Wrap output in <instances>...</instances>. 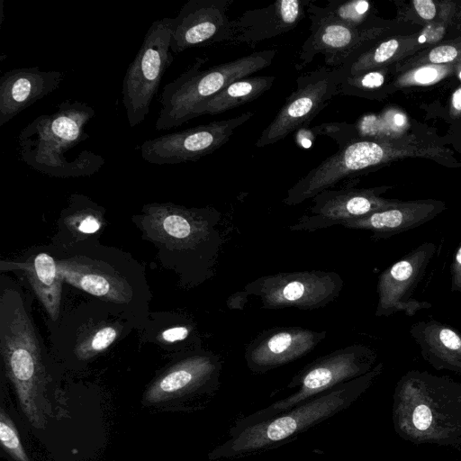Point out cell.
<instances>
[{
	"label": "cell",
	"mask_w": 461,
	"mask_h": 461,
	"mask_svg": "<svg viewBox=\"0 0 461 461\" xmlns=\"http://www.w3.org/2000/svg\"><path fill=\"white\" fill-rule=\"evenodd\" d=\"M15 264L18 265L17 268L27 274L31 285L52 321H57L59 315L62 279L57 262L48 253L41 252L24 263Z\"/></svg>",
	"instance_id": "cell-23"
},
{
	"label": "cell",
	"mask_w": 461,
	"mask_h": 461,
	"mask_svg": "<svg viewBox=\"0 0 461 461\" xmlns=\"http://www.w3.org/2000/svg\"><path fill=\"white\" fill-rule=\"evenodd\" d=\"M118 337V330L113 325L99 328L77 347L78 357L86 358L107 348Z\"/></svg>",
	"instance_id": "cell-26"
},
{
	"label": "cell",
	"mask_w": 461,
	"mask_h": 461,
	"mask_svg": "<svg viewBox=\"0 0 461 461\" xmlns=\"http://www.w3.org/2000/svg\"><path fill=\"white\" fill-rule=\"evenodd\" d=\"M450 275H451V285L450 290L453 293H457L461 295V242L456 250L451 267H450Z\"/></svg>",
	"instance_id": "cell-30"
},
{
	"label": "cell",
	"mask_w": 461,
	"mask_h": 461,
	"mask_svg": "<svg viewBox=\"0 0 461 461\" xmlns=\"http://www.w3.org/2000/svg\"><path fill=\"white\" fill-rule=\"evenodd\" d=\"M305 1L278 0L267 6L243 12L230 22L231 35L228 43L254 48L263 41L293 30L305 17Z\"/></svg>",
	"instance_id": "cell-18"
},
{
	"label": "cell",
	"mask_w": 461,
	"mask_h": 461,
	"mask_svg": "<svg viewBox=\"0 0 461 461\" xmlns=\"http://www.w3.org/2000/svg\"><path fill=\"white\" fill-rule=\"evenodd\" d=\"M345 78L340 68L326 66L296 79V88L285 99L273 121L263 130L256 147L272 145L310 123L339 95Z\"/></svg>",
	"instance_id": "cell-10"
},
{
	"label": "cell",
	"mask_w": 461,
	"mask_h": 461,
	"mask_svg": "<svg viewBox=\"0 0 461 461\" xmlns=\"http://www.w3.org/2000/svg\"><path fill=\"white\" fill-rule=\"evenodd\" d=\"M410 335L422 358L434 369L461 375V333L458 330L431 319L413 323Z\"/></svg>",
	"instance_id": "cell-22"
},
{
	"label": "cell",
	"mask_w": 461,
	"mask_h": 461,
	"mask_svg": "<svg viewBox=\"0 0 461 461\" xmlns=\"http://www.w3.org/2000/svg\"><path fill=\"white\" fill-rule=\"evenodd\" d=\"M446 209L442 201L426 199L399 201L395 205L347 221L348 229L370 230L375 238H389L433 220Z\"/></svg>",
	"instance_id": "cell-20"
},
{
	"label": "cell",
	"mask_w": 461,
	"mask_h": 461,
	"mask_svg": "<svg viewBox=\"0 0 461 461\" xmlns=\"http://www.w3.org/2000/svg\"><path fill=\"white\" fill-rule=\"evenodd\" d=\"M143 212V221L188 257L199 282L212 276L222 244L220 212L211 206L185 208L171 203L148 204Z\"/></svg>",
	"instance_id": "cell-6"
},
{
	"label": "cell",
	"mask_w": 461,
	"mask_h": 461,
	"mask_svg": "<svg viewBox=\"0 0 461 461\" xmlns=\"http://www.w3.org/2000/svg\"><path fill=\"white\" fill-rule=\"evenodd\" d=\"M231 0H189L173 18L170 50L178 53L188 49L229 42Z\"/></svg>",
	"instance_id": "cell-14"
},
{
	"label": "cell",
	"mask_w": 461,
	"mask_h": 461,
	"mask_svg": "<svg viewBox=\"0 0 461 461\" xmlns=\"http://www.w3.org/2000/svg\"><path fill=\"white\" fill-rule=\"evenodd\" d=\"M327 336L302 327H276L260 333L245 350L248 368L264 374L310 353Z\"/></svg>",
	"instance_id": "cell-15"
},
{
	"label": "cell",
	"mask_w": 461,
	"mask_h": 461,
	"mask_svg": "<svg viewBox=\"0 0 461 461\" xmlns=\"http://www.w3.org/2000/svg\"><path fill=\"white\" fill-rule=\"evenodd\" d=\"M452 109L455 113H461V87L457 88L452 95Z\"/></svg>",
	"instance_id": "cell-34"
},
{
	"label": "cell",
	"mask_w": 461,
	"mask_h": 461,
	"mask_svg": "<svg viewBox=\"0 0 461 461\" xmlns=\"http://www.w3.org/2000/svg\"><path fill=\"white\" fill-rule=\"evenodd\" d=\"M343 285L342 277L334 271L305 270L260 276L244 291L258 297L264 309L313 310L334 301Z\"/></svg>",
	"instance_id": "cell-9"
},
{
	"label": "cell",
	"mask_w": 461,
	"mask_h": 461,
	"mask_svg": "<svg viewBox=\"0 0 461 461\" xmlns=\"http://www.w3.org/2000/svg\"><path fill=\"white\" fill-rule=\"evenodd\" d=\"M384 371L372 370L260 422L228 431V439L211 454L212 459H230L260 454L279 447L310 428L341 412L358 400Z\"/></svg>",
	"instance_id": "cell-2"
},
{
	"label": "cell",
	"mask_w": 461,
	"mask_h": 461,
	"mask_svg": "<svg viewBox=\"0 0 461 461\" xmlns=\"http://www.w3.org/2000/svg\"><path fill=\"white\" fill-rule=\"evenodd\" d=\"M173 25V18L169 17L153 22L128 66L122 80V103L131 127L148 116L161 79L174 60L170 50Z\"/></svg>",
	"instance_id": "cell-8"
},
{
	"label": "cell",
	"mask_w": 461,
	"mask_h": 461,
	"mask_svg": "<svg viewBox=\"0 0 461 461\" xmlns=\"http://www.w3.org/2000/svg\"><path fill=\"white\" fill-rule=\"evenodd\" d=\"M387 189L386 186L355 188L349 185L326 189L312 198L307 212L288 229L315 231L392 207L399 200L381 196Z\"/></svg>",
	"instance_id": "cell-13"
},
{
	"label": "cell",
	"mask_w": 461,
	"mask_h": 461,
	"mask_svg": "<svg viewBox=\"0 0 461 461\" xmlns=\"http://www.w3.org/2000/svg\"><path fill=\"white\" fill-rule=\"evenodd\" d=\"M276 54L273 49L254 51L205 70L201 68L207 59L196 58L187 70L164 86L156 130L176 128L195 118L201 105L232 82L270 66Z\"/></svg>",
	"instance_id": "cell-5"
},
{
	"label": "cell",
	"mask_w": 461,
	"mask_h": 461,
	"mask_svg": "<svg viewBox=\"0 0 461 461\" xmlns=\"http://www.w3.org/2000/svg\"><path fill=\"white\" fill-rule=\"evenodd\" d=\"M63 73L38 67L14 68L0 78V126L58 89Z\"/></svg>",
	"instance_id": "cell-19"
},
{
	"label": "cell",
	"mask_w": 461,
	"mask_h": 461,
	"mask_svg": "<svg viewBox=\"0 0 461 461\" xmlns=\"http://www.w3.org/2000/svg\"><path fill=\"white\" fill-rule=\"evenodd\" d=\"M62 279L103 300L125 303L131 289L126 279L109 265L85 256L57 261Z\"/></svg>",
	"instance_id": "cell-21"
},
{
	"label": "cell",
	"mask_w": 461,
	"mask_h": 461,
	"mask_svg": "<svg viewBox=\"0 0 461 461\" xmlns=\"http://www.w3.org/2000/svg\"><path fill=\"white\" fill-rule=\"evenodd\" d=\"M394 123L397 125V126H402L406 120H405V116L402 113H396L394 115Z\"/></svg>",
	"instance_id": "cell-35"
},
{
	"label": "cell",
	"mask_w": 461,
	"mask_h": 461,
	"mask_svg": "<svg viewBox=\"0 0 461 461\" xmlns=\"http://www.w3.org/2000/svg\"><path fill=\"white\" fill-rule=\"evenodd\" d=\"M310 35L303 42L295 63L297 71L305 68L318 54L328 68H340L351 60L374 35L373 29H357L328 20L309 18Z\"/></svg>",
	"instance_id": "cell-16"
},
{
	"label": "cell",
	"mask_w": 461,
	"mask_h": 461,
	"mask_svg": "<svg viewBox=\"0 0 461 461\" xmlns=\"http://www.w3.org/2000/svg\"><path fill=\"white\" fill-rule=\"evenodd\" d=\"M438 77V71L431 67L419 68L413 75V78L420 84H428Z\"/></svg>",
	"instance_id": "cell-33"
},
{
	"label": "cell",
	"mask_w": 461,
	"mask_h": 461,
	"mask_svg": "<svg viewBox=\"0 0 461 461\" xmlns=\"http://www.w3.org/2000/svg\"><path fill=\"white\" fill-rule=\"evenodd\" d=\"M0 440L6 451L17 461H30L20 441L17 430L5 413L0 415Z\"/></svg>",
	"instance_id": "cell-27"
},
{
	"label": "cell",
	"mask_w": 461,
	"mask_h": 461,
	"mask_svg": "<svg viewBox=\"0 0 461 461\" xmlns=\"http://www.w3.org/2000/svg\"><path fill=\"white\" fill-rule=\"evenodd\" d=\"M221 357L212 352L193 354L158 379L146 393L150 402L175 397L202 394L212 396L220 386Z\"/></svg>",
	"instance_id": "cell-17"
},
{
	"label": "cell",
	"mask_w": 461,
	"mask_h": 461,
	"mask_svg": "<svg viewBox=\"0 0 461 461\" xmlns=\"http://www.w3.org/2000/svg\"><path fill=\"white\" fill-rule=\"evenodd\" d=\"M436 251L435 243L423 242L379 275L376 317H388L398 312L411 317L432 307L430 303L420 301L413 294Z\"/></svg>",
	"instance_id": "cell-12"
},
{
	"label": "cell",
	"mask_w": 461,
	"mask_h": 461,
	"mask_svg": "<svg viewBox=\"0 0 461 461\" xmlns=\"http://www.w3.org/2000/svg\"><path fill=\"white\" fill-rule=\"evenodd\" d=\"M457 57V50L454 46L442 45L430 50L428 59L432 64H444L454 60Z\"/></svg>",
	"instance_id": "cell-29"
},
{
	"label": "cell",
	"mask_w": 461,
	"mask_h": 461,
	"mask_svg": "<svg viewBox=\"0 0 461 461\" xmlns=\"http://www.w3.org/2000/svg\"><path fill=\"white\" fill-rule=\"evenodd\" d=\"M274 76L246 77L238 79L199 107L196 117L218 114L251 102L272 87Z\"/></svg>",
	"instance_id": "cell-24"
},
{
	"label": "cell",
	"mask_w": 461,
	"mask_h": 461,
	"mask_svg": "<svg viewBox=\"0 0 461 461\" xmlns=\"http://www.w3.org/2000/svg\"><path fill=\"white\" fill-rule=\"evenodd\" d=\"M392 420L405 441L461 450V383L428 371H407L394 386Z\"/></svg>",
	"instance_id": "cell-1"
},
{
	"label": "cell",
	"mask_w": 461,
	"mask_h": 461,
	"mask_svg": "<svg viewBox=\"0 0 461 461\" xmlns=\"http://www.w3.org/2000/svg\"><path fill=\"white\" fill-rule=\"evenodd\" d=\"M191 329L187 326H176L162 332V338L167 342L181 341L190 335Z\"/></svg>",
	"instance_id": "cell-32"
},
{
	"label": "cell",
	"mask_w": 461,
	"mask_h": 461,
	"mask_svg": "<svg viewBox=\"0 0 461 461\" xmlns=\"http://www.w3.org/2000/svg\"><path fill=\"white\" fill-rule=\"evenodd\" d=\"M376 359L375 350L360 343L318 357L291 379L286 388L297 389L294 393L249 415L237 418L229 430H236L272 418L339 384L364 375L374 368Z\"/></svg>",
	"instance_id": "cell-7"
},
{
	"label": "cell",
	"mask_w": 461,
	"mask_h": 461,
	"mask_svg": "<svg viewBox=\"0 0 461 461\" xmlns=\"http://www.w3.org/2000/svg\"><path fill=\"white\" fill-rule=\"evenodd\" d=\"M253 112L207 124L165 134L145 140L140 147L141 158L155 165L195 161L226 144L235 130L248 122Z\"/></svg>",
	"instance_id": "cell-11"
},
{
	"label": "cell",
	"mask_w": 461,
	"mask_h": 461,
	"mask_svg": "<svg viewBox=\"0 0 461 461\" xmlns=\"http://www.w3.org/2000/svg\"><path fill=\"white\" fill-rule=\"evenodd\" d=\"M356 128L346 122L323 123L312 129L316 135H324L332 138L339 148L361 140L358 134H353Z\"/></svg>",
	"instance_id": "cell-28"
},
{
	"label": "cell",
	"mask_w": 461,
	"mask_h": 461,
	"mask_svg": "<svg viewBox=\"0 0 461 461\" xmlns=\"http://www.w3.org/2000/svg\"><path fill=\"white\" fill-rule=\"evenodd\" d=\"M418 41H419V42H420V43H423V42H425V41H426V37H425V35H420V36L419 37Z\"/></svg>",
	"instance_id": "cell-36"
},
{
	"label": "cell",
	"mask_w": 461,
	"mask_h": 461,
	"mask_svg": "<svg viewBox=\"0 0 461 461\" xmlns=\"http://www.w3.org/2000/svg\"><path fill=\"white\" fill-rule=\"evenodd\" d=\"M412 4L422 19L429 21L435 17L436 6L431 0H415Z\"/></svg>",
	"instance_id": "cell-31"
},
{
	"label": "cell",
	"mask_w": 461,
	"mask_h": 461,
	"mask_svg": "<svg viewBox=\"0 0 461 461\" xmlns=\"http://www.w3.org/2000/svg\"><path fill=\"white\" fill-rule=\"evenodd\" d=\"M95 116L94 107L80 101L66 100L57 111L36 117L17 137L21 159L32 168L54 177L93 175L104 158H83L72 155L89 138L86 125Z\"/></svg>",
	"instance_id": "cell-3"
},
{
	"label": "cell",
	"mask_w": 461,
	"mask_h": 461,
	"mask_svg": "<svg viewBox=\"0 0 461 461\" xmlns=\"http://www.w3.org/2000/svg\"><path fill=\"white\" fill-rule=\"evenodd\" d=\"M459 77H460V79H461V71H460V74H459Z\"/></svg>",
	"instance_id": "cell-37"
},
{
	"label": "cell",
	"mask_w": 461,
	"mask_h": 461,
	"mask_svg": "<svg viewBox=\"0 0 461 461\" xmlns=\"http://www.w3.org/2000/svg\"><path fill=\"white\" fill-rule=\"evenodd\" d=\"M370 10L371 5L366 0H330L323 6L312 1H305V11L309 18L332 20L357 29H369L365 24Z\"/></svg>",
	"instance_id": "cell-25"
},
{
	"label": "cell",
	"mask_w": 461,
	"mask_h": 461,
	"mask_svg": "<svg viewBox=\"0 0 461 461\" xmlns=\"http://www.w3.org/2000/svg\"><path fill=\"white\" fill-rule=\"evenodd\" d=\"M0 346L23 409L31 422L40 427L36 403L45 376L41 343L23 294L5 285L0 296Z\"/></svg>",
	"instance_id": "cell-4"
}]
</instances>
